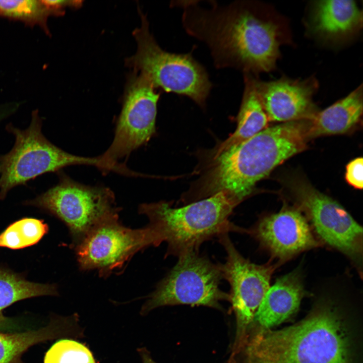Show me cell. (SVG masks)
<instances>
[{
  "label": "cell",
  "mask_w": 363,
  "mask_h": 363,
  "mask_svg": "<svg viewBox=\"0 0 363 363\" xmlns=\"http://www.w3.org/2000/svg\"><path fill=\"white\" fill-rule=\"evenodd\" d=\"M307 141L300 120L268 127L212 158L191 193L190 201L224 192L240 203L276 167L305 149Z\"/></svg>",
  "instance_id": "7a4b0ae2"
},
{
  "label": "cell",
  "mask_w": 363,
  "mask_h": 363,
  "mask_svg": "<svg viewBox=\"0 0 363 363\" xmlns=\"http://www.w3.org/2000/svg\"><path fill=\"white\" fill-rule=\"evenodd\" d=\"M52 15L43 0H0V17L39 25L46 32L47 19Z\"/></svg>",
  "instance_id": "44dd1931"
},
{
  "label": "cell",
  "mask_w": 363,
  "mask_h": 363,
  "mask_svg": "<svg viewBox=\"0 0 363 363\" xmlns=\"http://www.w3.org/2000/svg\"><path fill=\"white\" fill-rule=\"evenodd\" d=\"M42 126V121L35 110L26 129H18L11 124L6 126V130L14 135L15 141L12 149L0 157V200L5 198L13 188L67 166L91 165L100 170L99 156L83 157L64 151L46 138Z\"/></svg>",
  "instance_id": "5b68a950"
},
{
  "label": "cell",
  "mask_w": 363,
  "mask_h": 363,
  "mask_svg": "<svg viewBox=\"0 0 363 363\" xmlns=\"http://www.w3.org/2000/svg\"><path fill=\"white\" fill-rule=\"evenodd\" d=\"M220 264H215L198 252L178 257L175 265L158 283L141 310L146 315L155 308L178 305L202 306L221 310L230 294L219 288L222 279Z\"/></svg>",
  "instance_id": "ba28073f"
},
{
  "label": "cell",
  "mask_w": 363,
  "mask_h": 363,
  "mask_svg": "<svg viewBox=\"0 0 363 363\" xmlns=\"http://www.w3.org/2000/svg\"><path fill=\"white\" fill-rule=\"evenodd\" d=\"M56 294L57 290L53 285L29 282L11 273L0 271V317L4 309L18 300Z\"/></svg>",
  "instance_id": "ffe728a7"
},
{
  "label": "cell",
  "mask_w": 363,
  "mask_h": 363,
  "mask_svg": "<svg viewBox=\"0 0 363 363\" xmlns=\"http://www.w3.org/2000/svg\"><path fill=\"white\" fill-rule=\"evenodd\" d=\"M249 232L281 260L319 245L307 219L297 208H283L278 213L265 216Z\"/></svg>",
  "instance_id": "4fadbf2b"
},
{
  "label": "cell",
  "mask_w": 363,
  "mask_h": 363,
  "mask_svg": "<svg viewBox=\"0 0 363 363\" xmlns=\"http://www.w3.org/2000/svg\"><path fill=\"white\" fill-rule=\"evenodd\" d=\"M171 4L182 10L184 28L208 46L218 69L234 68L253 75L270 72L287 40L286 25L258 2L221 5L214 1H173Z\"/></svg>",
  "instance_id": "6da1fadb"
},
{
  "label": "cell",
  "mask_w": 363,
  "mask_h": 363,
  "mask_svg": "<svg viewBox=\"0 0 363 363\" xmlns=\"http://www.w3.org/2000/svg\"><path fill=\"white\" fill-rule=\"evenodd\" d=\"M155 89L141 73L130 76L113 139L108 148L100 155L103 173L115 171L126 174L129 169L118 161L146 144L155 133L160 96Z\"/></svg>",
  "instance_id": "9c48e42d"
},
{
  "label": "cell",
  "mask_w": 363,
  "mask_h": 363,
  "mask_svg": "<svg viewBox=\"0 0 363 363\" xmlns=\"http://www.w3.org/2000/svg\"><path fill=\"white\" fill-rule=\"evenodd\" d=\"M292 193L320 237L359 263L362 259V228L337 201L304 180L293 182Z\"/></svg>",
  "instance_id": "7c38bea8"
},
{
  "label": "cell",
  "mask_w": 363,
  "mask_h": 363,
  "mask_svg": "<svg viewBox=\"0 0 363 363\" xmlns=\"http://www.w3.org/2000/svg\"><path fill=\"white\" fill-rule=\"evenodd\" d=\"M2 319V318H1V317H0V323H1V322Z\"/></svg>",
  "instance_id": "83f0119b"
},
{
  "label": "cell",
  "mask_w": 363,
  "mask_h": 363,
  "mask_svg": "<svg viewBox=\"0 0 363 363\" xmlns=\"http://www.w3.org/2000/svg\"><path fill=\"white\" fill-rule=\"evenodd\" d=\"M43 363H96L90 350L84 344L68 339L59 340L46 352Z\"/></svg>",
  "instance_id": "603a6c76"
},
{
  "label": "cell",
  "mask_w": 363,
  "mask_h": 363,
  "mask_svg": "<svg viewBox=\"0 0 363 363\" xmlns=\"http://www.w3.org/2000/svg\"><path fill=\"white\" fill-rule=\"evenodd\" d=\"M308 25L311 33L322 41L342 42L362 28V12L354 1H315L311 5Z\"/></svg>",
  "instance_id": "9a60e30c"
},
{
  "label": "cell",
  "mask_w": 363,
  "mask_h": 363,
  "mask_svg": "<svg viewBox=\"0 0 363 363\" xmlns=\"http://www.w3.org/2000/svg\"><path fill=\"white\" fill-rule=\"evenodd\" d=\"M219 241L227 257L220 264L223 278L230 286V302L236 318V333L233 353L238 352L246 338V331L269 288L274 266L259 265L245 258L236 250L228 233L219 235Z\"/></svg>",
  "instance_id": "8fae6325"
},
{
  "label": "cell",
  "mask_w": 363,
  "mask_h": 363,
  "mask_svg": "<svg viewBox=\"0 0 363 363\" xmlns=\"http://www.w3.org/2000/svg\"><path fill=\"white\" fill-rule=\"evenodd\" d=\"M345 178L347 183L353 188L362 189L363 160L361 157L353 159L346 165Z\"/></svg>",
  "instance_id": "cb8c5ba5"
},
{
  "label": "cell",
  "mask_w": 363,
  "mask_h": 363,
  "mask_svg": "<svg viewBox=\"0 0 363 363\" xmlns=\"http://www.w3.org/2000/svg\"><path fill=\"white\" fill-rule=\"evenodd\" d=\"M19 106L16 102L0 105V122L15 112Z\"/></svg>",
  "instance_id": "d4e9b609"
},
{
  "label": "cell",
  "mask_w": 363,
  "mask_h": 363,
  "mask_svg": "<svg viewBox=\"0 0 363 363\" xmlns=\"http://www.w3.org/2000/svg\"><path fill=\"white\" fill-rule=\"evenodd\" d=\"M239 203L225 192L173 208L170 202L143 203L139 213L149 219L154 246L167 244L165 256H179L198 252L202 243L230 231L247 230L230 222L228 218Z\"/></svg>",
  "instance_id": "277c9868"
},
{
  "label": "cell",
  "mask_w": 363,
  "mask_h": 363,
  "mask_svg": "<svg viewBox=\"0 0 363 363\" xmlns=\"http://www.w3.org/2000/svg\"><path fill=\"white\" fill-rule=\"evenodd\" d=\"M304 295L298 272L294 271L278 279L265 293L254 320L262 329L278 325L296 312Z\"/></svg>",
  "instance_id": "2e32d148"
},
{
  "label": "cell",
  "mask_w": 363,
  "mask_h": 363,
  "mask_svg": "<svg viewBox=\"0 0 363 363\" xmlns=\"http://www.w3.org/2000/svg\"><path fill=\"white\" fill-rule=\"evenodd\" d=\"M230 363H235L234 361H232L231 360H230Z\"/></svg>",
  "instance_id": "4316f807"
},
{
  "label": "cell",
  "mask_w": 363,
  "mask_h": 363,
  "mask_svg": "<svg viewBox=\"0 0 363 363\" xmlns=\"http://www.w3.org/2000/svg\"><path fill=\"white\" fill-rule=\"evenodd\" d=\"M118 219L101 223L74 247L81 270H96L100 277H107L120 270L138 252L154 246L148 225L132 229Z\"/></svg>",
  "instance_id": "30bf717a"
},
{
  "label": "cell",
  "mask_w": 363,
  "mask_h": 363,
  "mask_svg": "<svg viewBox=\"0 0 363 363\" xmlns=\"http://www.w3.org/2000/svg\"><path fill=\"white\" fill-rule=\"evenodd\" d=\"M137 350L141 357L142 363H157L152 359L149 351L146 348H139Z\"/></svg>",
  "instance_id": "484cf974"
},
{
  "label": "cell",
  "mask_w": 363,
  "mask_h": 363,
  "mask_svg": "<svg viewBox=\"0 0 363 363\" xmlns=\"http://www.w3.org/2000/svg\"><path fill=\"white\" fill-rule=\"evenodd\" d=\"M362 114L361 85L346 97L308 119V139L347 133L359 124Z\"/></svg>",
  "instance_id": "e0dca14e"
},
{
  "label": "cell",
  "mask_w": 363,
  "mask_h": 363,
  "mask_svg": "<svg viewBox=\"0 0 363 363\" xmlns=\"http://www.w3.org/2000/svg\"><path fill=\"white\" fill-rule=\"evenodd\" d=\"M255 84L269 121L310 119L318 112L313 101L318 83L314 77L303 80L282 77L267 82L255 78Z\"/></svg>",
  "instance_id": "5bb4252c"
},
{
  "label": "cell",
  "mask_w": 363,
  "mask_h": 363,
  "mask_svg": "<svg viewBox=\"0 0 363 363\" xmlns=\"http://www.w3.org/2000/svg\"><path fill=\"white\" fill-rule=\"evenodd\" d=\"M48 231L39 219L25 218L13 223L0 234V247L19 249L38 242Z\"/></svg>",
  "instance_id": "7402d4cb"
},
{
  "label": "cell",
  "mask_w": 363,
  "mask_h": 363,
  "mask_svg": "<svg viewBox=\"0 0 363 363\" xmlns=\"http://www.w3.org/2000/svg\"><path fill=\"white\" fill-rule=\"evenodd\" d=\"M58 326L38 330L6 334L0 332V363H17L20 356L31 346L51 339L60 333Z\"/></svg>",
  "instance_id": "d6986e66"
},
{
  "label": "cell",
  "mask_w": 363,
  "mask_h": 363,
  "mask_svg": "<svg viewBox=\"0 0 363 363\" xmlns=\"http://www.w3.org/2000/svg\"><path fill=\"white\" fill-rule=\"evenodd\" d=\"M245 87L237 116L235 131L215 149L214 158L228 148L256 135L268 127L269 120L258 93L253 75L244 74Z\"/></svg>",
  "instance_id": "ac0fdd59"
},
{
  "label": "cell",
  "mask_w": 363,
  "mask_h": 363,
  "mask_svg": "<svg viewBox=\"0 0 363 363\" xmlns=\"http://www.w3.org/2000/svg\"><path fill=\"white\" fill-rule=\"evenodd\" d=\"M241 349L244 363H349L342 324L327 306L283 329L261 328Z\"/></svg>",
  "instance_id": "3957f363"
},
{
  "label": "cell",
  "mask_w": 363,
  "mask_h": 363,
  "mask_svg": "<svg viewBox=\"0 0 363 363\" xmlns=\"http://www.w3.org/2000/svg\"><path fill=\"white\" fill-rule=\"evenodd\" d=\"M140 13L141 25L133 32L137 50L127 64L140 71L155 88L187 96L205 106L212 88L205 69L189 53H171L161 48L149 32L146 17Z\"/></svg>",
  "instance_id": "8992f818"
},
{
  "label": "cell",
  "mask_w": 363,
  "mask_h": 363,
  "mask_svg": "<svg viewBox=\"0 0 363 363\" xmlns=\"http://www.w3.org/2000/svg\"><path fill=\"white\" fill-rule=\"evenodd\" d=\"M57 173L55 186L25 204L46 210L64 222L75 247L95 227L118 218L120 208L109 188L84 185L62 171Z\"/></svg>",
  "instance_id": "52a82bcc"
}]
</instances>
